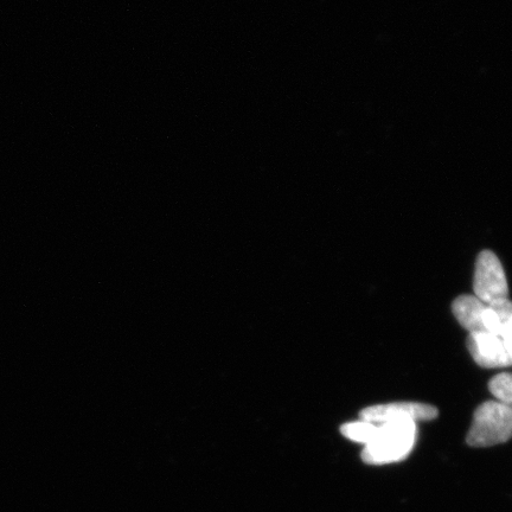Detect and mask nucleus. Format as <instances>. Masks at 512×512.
Listing matches in <instances>:
<instances>
[{
  "mask_svg": "<svg viewBox=\"0 0 512 512\" xmlns=\"http://www.w3.org/2000/svg\"><path fill=\"white\" fill-rule=\"evenodd\" d=\"M416 425L418 424L412 421H392L379 425L375 438L363 448V462L369 465H387L405 460L416 443Z\"/></svg>",
  "mask_w": 512,
  "mask_h": 512,
  "instance_id": "obj_1",
  "label": "nucleus"
},
{
  "mask_svg": "<svg viewBox=\"0 0 512 512\" xmlns=\"http://www.w3.org/2000/svg\"><path fill=\"white\" fill-rule=\"evenodd\" d=\"M454 317L470 332H488L502 338L505 347L512 352V319H503L494 307L475 296H460L452 304Z\"/></svg>",
  "mask_w": 512,
  "mask_h": 512,
  "instance_id": "obj_2",
  "label": "nucleus"
},
{
  "mask_svg": "<svg viewBox=\"0 0 512 512\" xmlns=\"http://www.w3.org/2000/svg\"><path fill=\"white\" fill-rule=\"evenodd\" d=\"M511 432V407L498 401H488L473 414L466 441L471 447H491L507 443Z\"/></svg>",
  "mask_w": 512,
  "mask_h": 512,
  "instance_id": "obj_3",
  "label": "nucleus"
},
{
  "mask_svg": "<svg viewBox=\"0 0 512 512\" xmlns=\"http://www.w3.org/2000/svg\"><path fill=\"white\" fill-rule=\"evenodd\" d=\"M473 290H475V297L488 305L508 299L507 277H505L504 268L495 253L491 251L479 253Z\"/></svg>",
  "mask_w": 512,
  "mask_h": 512,
  "instance_id": "obj_4",
  "label": "nucleus"
},
{
  "mask_svg": "<svg viewBox=\"0 0 512 512\" xmlns=\"http://www.w3.org/2000/svg\"><path fill=\"white\" fill-rule=\"evenodd\" d=\"M361 420L381 425L392 421H432L438 418L439 411L431 405L420 402H394L364 408Z\"/></svg>",
  "mask_w": 512,
  "mask_h": 512,
  "instance_id": "obj_5",
  "label": "nucleus"
},
{
  "mask_svg": "<svg viewBox=\"0 0 512 512\" xmlns=\"http://www.w3.org/2000/svg\"><path fill=\"white\" fill-rule=\"evenodd\" d=\"M467 349L478 366L486 369L508 368L512 362V352L505 347L501 337L477 332L467 337Z\"/></svg>",
  "mask_w": 512,
  "mask_h": 512,
  "instance_id": "obj_6",
  "label": "nucleus"
},
{
  "mask_svg": "<svg viewBox=\"0 0 512 512\" xmlns=\"http://www.w3.org/2000/svg\"><path fill=\"white\" fill-rule=\"evenodd\" d=\"M377 431H379V425L364 420L349 422V424L341 426V433L345 438L364 446L375 438Z\"/></svg>",
  "mask_w": 512,
  "mask_h": 512,
  "instance_id": "obj_7",
  "label": "nucleus"
},
{
  "mask_svg": "<svg viewBox=\"0 0 512 512\" xmlns=\"http://www.w3.org/2000/svg\"><path fill=\"white\" fill-rule=\"evenodd\" d=\"M489 389L498 402L511 407L512 402V377L510 373L498 374L491 379Z\"/></svg>",
  "mask_w": 512,
  "mask_h": 512,
  "instance_id": "obj_8",
  "label": "nucleus"
}]
</instances>
